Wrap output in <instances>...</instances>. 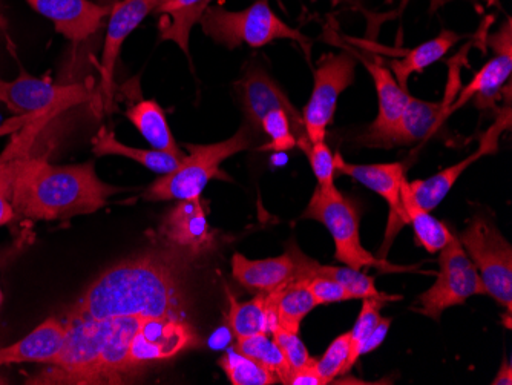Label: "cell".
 Listing matches in <instances>:
<instances>
[{
  "label": "cell",
  "mask_w": 512,
  "mask_h": 385,
  "mask_svg": "<svg viewBox=\"0 0 512 385\" xmlns=\"http://www.w3.org/2000/svg\"><path fill=\"white\" fill-rule=\"evenodd\" d=\"M160 238L198 257L209 252L214 246L215 232L209 226L201 197L180 200L169 209L160 224Z\"/></svg>",
  "instance_id": "2e32d148"
},
{
  "label": "cell",
  "mask_w": 512,
  "mask_h": 385,
  "mask_svg": "<svg viewBox=\"0 0 512 385\" xmlns=\"http://www.w3.org/2000/svg\"><path fill=\"white\" fill-rule=\"evenodd\" d=\"M91 100L82 85H54L50 79H37L22 73L13 82L0 79V103L28 123L42 116H54L65 109Z\"/></svg>",
  "instance_id": "ba28073f"
},
{
  "label": "cell",
  "mask_w": 512,
  "mask_h": 385,
  "mask_svg": "<svg viewBox=\"0 0 512 385\" xmlns=\"http://www.w3.org/2000/svg\"><path fill=\"white\" fill-rule=\"evenodd\" d=\"M493 385H511L512 384V366L511 362L503 361L500 367L499 375L491 382Z\"/></svg>",
  "instance_id": "7bdbcfd3"
},
{
  "label": "cell",
  "mask_w": 512,
  "mask_h": 385,
  "mask_svg": "<svg viewBox=\"0 0 512 385\" xmlns=\"http://www.w3.org/2000/svg\"><path fill=\"white\" fill-rule=\"evenodd\" d=\"M252 129L249 125L238 129L230 139L212 145H186L191 154L183 158L174 172L160 175L145 191L148 201H180L200 198L209 181L230 180L221 169L227 158L250 148Z\"/></svg>",
  "instance_id": "277c9868"
},
{
  "label": "cell",
  "mask_w": 512,
  "mask_h": 385,
  "mask_svg": "<svg viewBox=\"0 0 512 385\" xmlns=\"http://www.w3.org/2000/svg\"><path fill=\"white\" fill-rule=\"evenodd\" d=\"M211 0H163L155 13L160 14L158 25L161 42H174L189 57V40L195 25L200 24Z\"/></svg>",
  "instance_id": "603a6c76"
},
{
  "label": "cell",
  "mask_w": 512,
  "mask_h": 385,
  "mask_svg": "<svg viewBox=\"0 0 512 385\" xmlns=\"http://www.w3.org/2000/svg\"><path fill=\"white\" fill-rule=\"evenodd\" d=\"M287 385H325L319 373L316 372L315 364L313 366L304 367V369L296 370L290 373Z\"/></svg>",
  "instance_id": "60d3db41"
},
{
  "label": "cell",
  "mask_w": 512,
  "mask_h": 385,
  "mask_svg": "<svg viewBox=\"0 0 512 385\" xmlns=\"http://www.w3.org/2000/svg\"><path fill=\"white\" fill-rule=\"evenodd\" d=\"M66 335L65 320L48 318L13 346L0 349V367L22 362L50 364L59 353Z\"/></svg>",
  "instance_id": "44dd1931"
},
{
  "label": "cell",
  "mask_w": 512,
  "mask_h": 385,
  "mask_svg": "<svg viewBox=\"0 0 512 385\" xmlns=\"http://www.w3.org/2000/svg\"><path fill=\"white\" fill-rule=\"evenodd\" d=\"M198 343L197 330L189 320L143 318L132 338L129 361L138 373H142L152 362L168 361Z\"/></svg>",
  "instance_id": "30bf717a"
},
{
  "label": "cell",
  "mask_w": 512,
  "mask_h": 385,
  "mask_svg": "<svg viewBox=\"0 0 512 385\" xmlns=\"http://www.w3.org/2000/svg\"><path fill=\"white\" fill-rule=\"evenodd\" d=\"M402 203L407 212L408 224H411L416 234V243L424 247L430 254L442 251L451 240V232L444 223L433 217L430 212L425 211L416 198L411 194L410 183L407 180L402 183Z\"/></svg>",
  "instance_id": "f546056e"
},
{
  "label": "cell",
  "mask_w": 512,
  "mask_h": 385,
  "mask_svg": "<svg viewBox=\"0 0 512 385\" xmlns=\"http://www.w3.org/2000/svg\"><path fill=\"white\" fill-rule=\"evenodd\" d=\"M161 2L163 0H119L112 5L99 65V91L106 111H111L114 103V71L123 43L142 25L149 14L155 13Z\"/></svg>",
  "instance_id": "8fae6325"
},
{
  "label": "cell",
  "mask_w": 512,
  "mask_h": 385,
  "mask_svg": "<svg viewBox=\"0 0 512 385\" xmlns=\"http://www.w3.org/2000/svg\"><path fill=\"white\" fill-rule=\"evenodd\" d=\"M304 218L319 221L329 229L335 240V258L345 266L362 270L365 267H376L381 272H407L414 267L393 266L384 258H376L365 251L359 237V211L355 201L344 197L338 189L316 188Z\"/></svg>",
  "instance_id": "5b68a950"
},
{
  "label": "cell",
  "mask_w": 512,
  "mask_h": 385,
  "mask_svg": "<svg viewBox=\"0 0 512 385\" xmlns=\"http://www.w3.org/2000/svg\"><path fill=\"white\" fill-rule=\"evenodd\" d=\"M198 255L163 246L120 261L82 293L66 320H111L122 316L189 320L188 277Z\"/></svg>",
  "instance_id": "6da1fadb"
},
{
  "label": "cell",
  "mask_w": 512,
  "mask_h": 385,
  "mask_svg": "<svg viewBox=\"0 0 512 385\" xmlns=\"http://www.w3.org/2000/svg\"><path fill=\"white\" fill-rule=\"evenodd\" d=\"M356 57L353 53L327 54L315 71V86L302 111V122L310 142H324L327 126L333 122L339 96L355 82Z\"/></svg>",
  "instance_id": "9c48e42d"
},
{
  "label": "cell",
  "mask_w": 512,
  "mask_h": 385,
  "mask_svg": "<svg viewBox=\"0 0 512 385\" xmlns=\"http://www.w3.org/2000/svg\"><path fill=\"white\" fill-rule=\"evenodd\" d=\"M234 347L237 352L255 359L260 362L261 366L266 367L269 372L278 378L279 382L287 384L290 378V367L284 358L283 352L279 349L278 344L270 339L266 333H258V335L247 336V338L237 339Z\"/></svg>",
  "instance_id": "4dcf8cb0"
},
{
  "label": "cell",
  "mask_w": 512,
  "mask_h": 385,
  "mask_svg": "<svg viewBox=\"0 0 512 385\" xmlns=\"http://www.w3.org/2000/svg\"><path fill=\"white\" fill-rule=\"evenodd\" d=\"M289 251L292 252L293 258H295L298 278H304V280H310L313 277L330 278V280L341 284L352 295V300L373 298V300L384 301V303L402 300L401 295H388V293L379 292L376 289L375 278L365 275L361 270L353 269V267L345 266V264L342 267L322 266V264L316 263L312 258L302 254L296 244L289 247Z\"/></svg>",
  "instance_id": "d6986e66"
},
{
  "label": "cell",
  "mask_w": 512,
  "mask_h": 385,
  "mask_svg": "<svg viewBox=\"0 0 512 385\" xmlns=\"http://www.w3.org/2000/svg\"><path fill=\"white\" fill-rule=\"evenodd\" d=\"M296 146L309 158L319 188H335V155L329 146L325 142L312 143L309 139L298 140Z\"/></svg>",
  "instance_id": "e575fe53"
},
{
  "label": "cell",
  "mask_w": 512,
  "mask_h": 385,
  "mask_svg": "<svg viewBox=\"0 0 512 385\" xmlns=\"http://www.w3.org/2000/svg\"><path fill=\"white\" fill-rule=\"evenodd\" d=\"M439 252L440 270L436 283L422 293L417 300L419 309H414L434 321H439L442 313L450 307L465 304L476 295H488L476 266L463 251L459 238L453 235Z\"/></svg>",
  "instance_id": "52a82bcc"
},
{
  "label": "cell",
  "mask_w": 512,
  "mask_h": 385,
  "mask_svg": "<svg viewBox=\"0 0 512 385\" xmlns=\"http://www.w3.org/2000/svg\"><path fill=\"white\" fill-rule=\"evenodd\" d=\"M310 292L315 298L316 306L318 304L342 303V301L352 300V295L336 281L325 277H313L307 281Z\"/></svg>",
  "instance_id": "74e56055"
},
{
  "label": "cell",
  "mask_w": 512,
  "mask_h": 385,
  "mask_svg": "<svg viewBox=\"0 0 512 385\" xmlns=\"http://www.w3.org/2000/svg\"><path fill=\"white\" fill-rule=\"evenodd\" d=\"M272 338L283 352L284 358L289 364L290 372H296V370L315 364L316 358L310 355L306 344L299 339L298 333L276 327L272 332Z\"/></svg>",
  "instance_id": "8d00e7d4"
},
{
  "label": "cell",
  "mask_w": 512,
  "mask_h": 385,
  "mask_svg": "<svg viewBox=\"0 0 512 385\" xmlns=\"http://www.w3.org/2000/svg\"><path fill=\"white\" fill-rule=\"evenodd\" d=\"M232 275L250 292L272 293L298 278L295 258L287 251L279 257L249 260L241 254L232 257Z\"/></svg>",
  "instance_id": "ac0fdd59"
},
{
  "label": "cell",
  "mask_w": 512,
  "mask_h": 385,
  "mask_svg": "<svg viewBox=\"0 0 512 385\" xmlns=\"http://www.w3.org/2000/svg\"><path fill=\"white\" fill-rule=\"evenodd\" d=\"M200 25L207 37L229 50H235L243 43L252 48H261L283 39L298 43L307 59L312 57L310 37L279 19L267 0H256L255 4L241 11L209 5L201 16Z\"/></svg>",
  "instance_id": "3957f363"
},
{
  "label": "cell",
  "mask_w": 512,
  "mask_h": 385,
  "mask_svg": "<svg viewBox=\"0 0 512 385\" xmlns=\"http://www.w3.org/2000/svg\"><path fill=\"white\" fill-rule=\"evenodd\" d=\"M220 367L232 385H273L279 382L260 362L237 352L234 347H230L220 359Z\"/></svg>",
  "instance_id": "1f68e13d"
},
{
  "label": "cell",
  "mask_w": 512,
  "mask_h": 385,
  "mask_svg": "<svg viewBox=\"0 0 512 385\" xmlns=\"http://www.w3.org/2000/svg\"><path fill=\"white\" fill-rule=\"evenodd\" d=\"M335 2H345V0H335Z\"/></svg>",
  "instance_id": "bcb514c9"
},
{
  "label": "cell",
  "mask_w": 512,
  "mask_h": 385,
  "mask_svg": "<svg viewBox=\"0 0 512 385\" xmlns=\"http://www.w3.org/2000/svg\"><path fill=\"white\" fill-rule=\"evenodd\" d=\"M512 33L511 19L506 20V24L500 28L499 33L493 34L488 39V45L496 50L497 54L512 53Z\"/></svg>",
  "instance_id": "ab89813d"
},
{
  "label": "cell",
  "mask_w": 512,
  "mask_h": 385,
  "mask_svg": "<svg viewBox=\"0 0 512 385\" xmlns=\"http://www.w3.org/2000/svg\"><path fill=\"white\" fill-rule=\"evenodd\" d=\"M4 303V292H2V286H0V306Z\"/></svg>",
  "instance_id": "ee69618b"
},
{
  "label": "cell",
  "mask_w": 512,
  "mask_h": 385,
  "mask_svg": "<svg viewBox=\"0 0 512 385\" xmlns=\"http://www.w3.org/2000/svg\"><path fill=\"white\" fill-rule=\"evenodd\" d=\"M0 27H5V20L2 16H0Z\"/></svg>",
  "instance_id": "f6af8a7d"
},
{
  "label": "cell",
  "mask_w": 512,
  "mask_h": 385,
  "mask_svg": "<svg viewBox=\"0 0 512 385\" xmlns=\"http://www.w3.org/2000/svg\"><path fill=\"white\" fill-rule=\"evenodd\" d=\"M260 131L269 137V143L261 151L284 152L296 146V137L293 134L292 123L289 116L281 109L269 112L261 119Z\"/></svg>",
  "instance_id": "836d02e7"
},
{
  "label": "cell",
  "mask_w": 512,
  "mask_h": 385,
  "mask_svg": "<svg viewBox=\"0 0 512 385\" xmlns=\"http://www.w3.org/2000/svg\"><path fill=\"white\" fill-rule=\"evenodd\" d=\"M40 16L53 22L56 31L71 42H83L102 27L111 7L92 0H27Z\"/></svg>",
  "instance_id": "e0dca14e"
},
{
  "label": "cell",
  "mask_w": 512,
  "mask_h": 385,
  "mask_svg": "<svg viewBox=\"0 0 512 385\" xmlns=\"http://www.w3.org/2000/svg\"><path fill=\"white\" fill-rule=\"evenodd\" d=\"M353 56L364 63L365 70L373 77L376 93H378V117H376L375 122L368 126L367 132L368 134H376V132L385 131L401 117L402 112L411 100V96L407 89L399 85L394 74L387 70L381 62L367 59L359 53H353Z\"/></svg>",
  "instance_id": "7402d4cb"
},
{
  "label": "cell",
  "mask_w": 512,
  "mask_h": 385,
  "mask_svg": "<svg viewBox=\"0 0 512 385\" xmlns=\"http://www.w3.org/2000/svg\"><path fill=\"white\" fill-rule=\"evenodd\" d=\"M350 353V332L338 336L330 344L329 349L321 358L316 359L315 369L321 376L324 384H330L335 381L339 375H344L345 362Z\"/></svg>",
  "instance_id": "d590c367"
},
{
  "label": "cell",
  "mask_w": 512,
  "mask_h": 385,
  "mask_svg": "<svg viewBox=\"0 0 512 385\" xmlns=\"http://www.w3.org/2000/svg\"><path fill=\"white\" fill-rule=\"evenodd\" d=\"M126 117L145 137L152 149L168 152L181 158L186 157V152L181 151L180 146L175 142L174 134L166 119L165 109L161 108L155 100H140L134 103L126 111Z\"/></svg>",
  "instance_id": "d4e9b609"
},
{
  "label": "cell",
  "mask_w": 512,
  "mask_h": 385,
  "mask_svg": "<svg viewBox=\"0 0 512 385\" xmlns=\"http://www.w3.org/2000/svg\"><path fill=\"white\" fill-rule=\"evenodd\" d=\"M511 128V109L506 108L500 112L494 125L480 137L479 149L470 157L465 158L462 162L437 172L433 177L427 180L411 181L410 189L417 203L425 209V211H433L444 201L448 192L453 188L454 183L459 180L460 175L467 171L474 162L485 157V155L494 154L499 148V137L505 129Z\"/></svg>",
  "instance_id": "5bb4252c"
},
{
  "label": "cell",
  "mask_w": 512,
  "mask_h": 385,
  "mask_svg": "<svg viewBox=\"0 0 512 385\" xmlns=\"http://www.w3.org/2000/svg\"><path fill=\"white\" fill-rule=\"evenodd\" d=\"M460 39L462 36L454 31L444 30L434 39L422 43L413 50H408L401 60H393L390 63V68L399 85L407 89V82L411 74L422 73L425 68L442 59Z\"/></svg>",
  "instance_id": "f1b7e54d"
},
{
  "label": "cell",
  "mask_w": 512,
  "mask_h": 385,
  "mask_svg": "<svg viewBox=\"0 0 512 385\" xmlns=\"http://www.w3.org/2000/svg\"><path fill=\"white\" fill-rule=\"evenodd\" d=\"M335 169L341 174L352 177L371 191L381 195L390 206V224L387 238L391 240L399 229L408 224L407 212L402 203V183L405 178V166L402 163H385V165H353L345 162L341 154L335 155Z\"/></svg>",
  "instance_id": "9a60e30c"
},
{
  "label": "cell",
  "mask_w": 512,
  "mask_h": 385,
  "mask_svg": "<svg viewBox=\"0 0 512 385\" xmlns=\"http://www.w3.org/2000/svg\"><path fill=\"white\" fill-rule=\"evenodd\" d=\"M229 303V327L237 339L258 333L272 335L273 330L278 327L267 293H256V297L247 303H238L234 295L229 293Z\"/></svg>",
  "instance_id": "83f0119b"
},
{
  "label": "cell",
  "mask_w": 512,
  "mask_h": 385,
  "mask_svg": "<svg viewBox=\"0 0 512 385\" xmlns=\"http://www.w3.org/2000/svg\"><path fill=\"white\" fill-rule=\"evenodd\" d=\"M304 278H296L279 287L275 292L267 293L270 306L275 312L276 323L281 329L298 333L302 320L316 307L315 298Z\"/></svg>",
  "instance_id": "4316f807"
},
{
  "label": "cell",
  "mask_w": 512,
  "mask_h": 385,
  "mask_svg": "<svg viewBox=\"0 0 512 385\" xmlns=\"http://www.w3.org/2000/svg\"><path fill=\"white\" fill-rule=\"evenodd\" d=\"M234 338V332H232L229 326L220 327V329L215 330L211 338H209V347H211L212 350L226 349L229 344H232Z\"/></svg>",
  "instance_id": "b9f144b4"
},
{
  "label": "cell",
  "mask_w": 512,
  "mask_h": 385,
  "mask_svg": "<svg viewBox=\"0 0 512 385\" xmlns=\"http://www.w3.org/2000/svg\"><path fill=\"white\" fill-rule=\"evenodd\" d=\"M53 119L54 116H42L30 120L27 128H22L19 134L14 135L10 145L0 155V228L16 218V212L11 205L14 180L23 160L30 155V148L37 139V135L42 131L43 126Z\"/></svg>",
  "instance_id": "ffe728a7"
},
{
  "label": "cell",
  "mask_w": 512,
  "mask_h": 385,
  "mask_svg": "<svg viewBox=\"0 0 512 385\" xmlns=\"http://www.w3.org/2000/svg\"><path fill=\"white\" fill-rule=\"evenodd\" d=\"M382 306H384V301L373 300V298L364 300V306H362L361 313H359L358 321H356L355 327L350 332V353H348V359L345 362L344 375L350 372L356 362H358V359L361 358L359 349H361L362 343L376 329V326L381 323L382 316L379 313V309Z\"/></svg>",
  "instance_id": "d6a6232c"
},
{
  "label": "cell",
  "mask_w": 512,
  "mask_h": 385,
  "mask_svg": "<svg viewBox=\"0 0 512 385\" xmlns=\"http://www.w3.org/2000/svg\"><path fill=\"white\" fill-rule=\"evenodd\" d=\"M92 152L97 157H106V155H120V157L131 158L138 165L145 166L149 171L158 175H166L174 172L183 162V158L177 157L168 152L157 151V149L132 148L125 145L115 137L114 132L106 129L105 126L94 135L92 139Z\"/></svg>",
  "instance_id": "484cf974"
},
{
  "label": "cell",
  "mask_w": 512,
  "mask_h": 385,
  "mask_svg": "<svg viewBox=\"0 0 512 385\" xmlns=\"http://www.w3.org/2000/svg\"><path fill=\"white\" fill-rule=\"evenodd\" d=\"M460 244L476 266L490 297L506 309V326H511L512 247L496 226L476 215L460 234Z\"/></svg>",
  "instance_id": "8992f818"
},
{
  "label": "cell",
  "mask_w": 512,
  "mask_h": 385,
  "mask_svg": "<svg viewBox=\"0 0 512 385\" xmlns=\"http://www.w3.org/2000/svg\"><path fill=\"white\" fill-rule=\"evenodd\" d=\"M390 326V318H382L381 323L376 326V329L373 330V332L370 333V336H368L364 343H362L361 349H359V355H367V353L378 349V347L384 343L385 336H387Z\"/></svg>",
  "instance_id": "f35d334b"
},
{
  "label": "cell",
  "mask_w": 512,
  "mask_h": 385,
  "mask_svg": "<svg viewBox=\"0 0 512 385\" xmlns=\"http://www.w3.org/2000/svg\"><path fill=\"white\" fill-rule=\"evenodd\" d=\"M512 53L497 54L474 76L471 83L462 89L459 99L447 108V116L462 108L471 99H476L477 108H494L502 93V86L511 76Z\"/></svg>",
  "instance_id": "cb8c5ba5"
},
{
  "label": "cell",
  "mask_w": 512,
  "mask_h": 385,
  "mask_svg": "<svg viewBox=\"0 0 512 385\" xmlns=\"http://www.w3.org/2000/svg\"><path fill=\"white\" fill-rule=\"evenodd\" d=\"M120 192L125 189L100 180L92 162L54 166L28 155L14 180L11 205L28 220H68L100 211Z\"/></svg>",
  "instance_id": "7a4b0ae2"
},
{
  "label": "cell",
  "mask_w": 512,
  "mask_h": 385,
  "mask_svg": "<svg viewBox=\"0 0 512 385\" xmlns=\"http://www.w3.org/2000/svg\"><path fill=\"white\" fill-rule=\"evenodd\" d=\"M448 103H430L411 97L407 108L390 128L376 134L359 137V143L368 148L391 149L414 145L430 139L447 120Z\"/></svg>",
  "instance_id": "4fadbf2b"
},
{
  "label": "cell",
  "mask_w": 512,
  "mask_h": 385,
  "mask_svg": "<svg viewBox=\"0 0 512 385\" xmlns=\"http://www.w3.org/2000/svg\"><path fill=\"white\" fill-rule=\"evenodd\" d=\"M237 91L246 112L247 125L252 131H260L261 119L269 112L281 109L289 116L296 142L309 139L302 122V112L290 102L284 89L261 68H250L237 83Z\"/></svg>",
  "instance_id": "7c38bea8"
}]
</instances>
